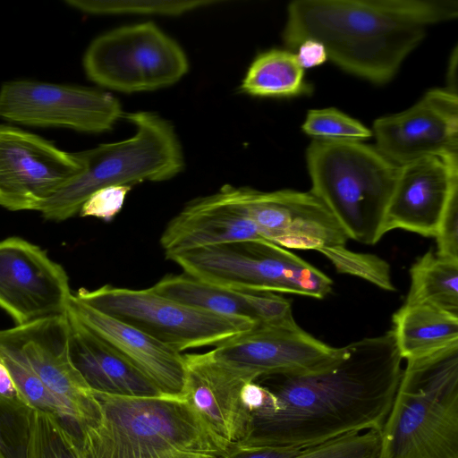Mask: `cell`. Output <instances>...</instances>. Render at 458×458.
Returning <instances> with one entry per match:
<instances>
[{
    "label": "cell",
    "mask_w": 458,
    "mask_h": 458,
    "mask_svg": "<svg viewBox=\"0 0 458 458\" xmlns=\"http://www.w3.org/2000/svg\"><path fill=\"white\" fill-rule=\"evenodd\" d=\"M125 117L135 133L79 151L82 169L44 205L39 212L45 219L64 221L73 216L93 192L104 187L162 182L182 170L183 153L171 123L148 111Z\"/></svg>",
    "instance_id": "cell-6"
},
{
    "label": "cell",
    "mask_w": 458,
    "mask_h": 458,
    "mask_svg": "<svg viewBox=\"0 0 458 458\" xmlns=\"http://www.w3.org/2000/svg\"><path fill=\"white\" fill-rule=\"evenodd\" d=\"M296 49V58L303 69L321 65L327 60L326 48L318 40L306 39Z\"/></svg>",
    "instance_id": "cell-33"
},
{
    "label": "cell",
    "mask_w": 458,
    "mask_h": 458,
    "mask_svg": "<svg viewBox=\"0 0 458 458\" xmlns=\"http://www.w3.org/2000/svg\"><path fill=\"white\" fill-rule=\"evenodd\" d=\"M150 288L159 295L185 305L256 324L278 322L293 317L290 301L275 293L221 287L184 273L166 275Z\"/></svg>",
    "instance_id": "cell-21"
},
{
    "label": "cell",
    "mask_w": 458,
    "mask_h": 458,
    "mask_svg": "<svg viewBox=\"0 0 458 458\" xmlns=\"http://www.w3.org/2000/svg\"><path fill=\"white\" fill-rule=\"evenodd\" d=\"M73 295L181 353L216 346L259 325L185 305L157 294L150 287L130 289L105 284L93 290L81 288Z\"/></svg>",
    "instance_id": "cell-8"
},
{
    "label": "cell",
    "mask_w": 458,
    "mask_h": 458,
    "mask_svg": "<svg viewBox=\"0 0 458 458\" xmlns=\"http://www.w3.org/2000/svg\"><path fill=\"white\" fill-rule=\"evenodd\" d=\"M0 396L13 403L27 406L23 397L17 389L8 369L0 359ZM31 409V408H30Z\"/></svg>",
    "instance_id": "cell-34"
},
{
    "label": "cell",
    "mask_w": 458,
    "mask_h": 458,
    "mask_svg": "<svg viewBox=\"0 0 458 458\" xmlns=\"http://www.w3.org/2000/svg\"><path fill=\"white\" fill-rule=\"evenodd\" d=\"M83 68L96 84L124 93L171 86L188 72L180 45L153 22L119 27L99 35L83 55Z\"/></svg>",
    "instance_id": "cell-9"
},
{
    "label": "cell",
    "mask_w": 458,
    "mask_h": 458,
    "mask_svg": "<svg viewBox=\"0 0 458 458\" xmlns=\"http://www.w3.org/2000/svg\"><path fill=\"white\" fill-rule=\"evenodd\" d=\"M320 252L339 273L360 277L386 291L395 290L389 265L379 257L352 251L345 245L325 248Z\"/></svg>",
    "instance_id": "cell-29"
},
{
    "label": "cell",
    "mask_w": 458,
    "mask_h": 458,
    "mask_svg": "<svg viewBox=\"0 0 458 458\" xmlns=\"http://www.w3.org/2000/svg\"><path fill=\"white\" fill-rule=\"evenodd\" d=\"M68 311L116 353L146 375L163 394L183 396V354L138 328L106 315L72 295Z\"/></svg>",
    "instance_id": "cell-19"
},
{
    "label": "cell",
    "mask_w": 458,
    "mask_h": 458,
    "mask_svg": "<svg viewBox=\"0 0 458 458\" xmlns=\"http://www.w3.org/2000/svg\"><path fill=\"white\" fill-rule=\"evenodd\" d=\"M31 410L0 396V451L6 458H24Z\"/></svg>",
    "instance_id": "cell-30"
},
{
    "label": "cell",
    "mask_w": 458,
    "mask_h": 458,
    "mask_svg": "<svg viewBox=\"0 0 458 458\" xmlns=\"http://www.w3.org/2000/svg\"><path fill=\"white\" fill-rule=\"evenodd\" d=\"M72 292L64 267L21 237L0 240V308L21 326L65 315Z\"/></svg>",
    "instance_id": "cell-14"
},
{
    "label": "cell",
    "mask_w": 458,
    "mask_h": 458,
    "mask_svg": "<svg viewBox=\"0 0 458 458\" xmlns=\"http://www.w3.org/2000/svg\"><path fill=\"white\" fill-rule=\"evenodd\" d=\"M377 458H458V343L407 360Z\"/></svg>",
    "instance_id": "cell-4"
},
{
    "label": "cell",
    "mask_w": 458,
    "mask_h": 458,
    "mask_svg": "<svg viewBox=\"0 0 458 458\" xmlns=\"http://www.w3.org/2000/svg\"><path fill=\"white\" fill-rule=\"evenodd\" d=\"M340 348L313 337L293 317L259 324L215 346L219 359L251 373L256 380L275 375H303L329 365Z\"/></svg>",
    "instance_id": "cell-15"
},
{
    "label": "cell",
    "mask_w": 458,
    "mask_h": 458,
    "mask_svg": "<svg viewBox=\"0 0 458 458\" xmlns=\"http://www.w3.org/2000/svg\"><path fill=\"white\" fill-rule=\"evenodd\" d=\"M183 396L227 441L238 445L247 437L250 414L242 400L244 386L256 380L249 371L216 356L183 354Z\"/></svg>",
    "instance_id": "cell-17"
},
{
    "label": "cell",
    "mask_w": 458,
    "mask_h": 458,
    "mask_svg": "<svg viewBox=\"0 0 458 458\" xmlns=\"http://www.w3.org/2000/svg\"><path fill=\"white\" fill-rule=\"evenodd\" d=\"M67 315L70 358L93 391L134 397L163 394L140 370L116 353L69 311Z\"/></svg>",
    "instance_id": "cell-22"
},
{
    "label": "cell",
    "mask_w": 458,
    "mask_h": 458,
    "mask_svg": "<svg viewBox=\"0 0 458 458\" xmlns=\"http://www.w3.org/2000/svg\"><path fill=\"white\" fill-rule=\"evenodd\" d=\"M457 65H458V49L455 47L450 55L447 70L446 83L447 89L451 93L457 95Z\"/></svg>",
    "instance_id": "cell-35"
},
{
    "label": "cell",
    "mask_w": 458,
    "mask_h": 458,
    "mask_svg": "<svg viewBox=\"0 0 458 458\" xmlns=\"http://www.w3.org/2000/svg\"><path fill=\"white\" fill-rule=\"evenodd\" d=\"M0 458H6L1 451H0Z\"/></svg>",
    "instance_id": "cell-36"
},
{
    "label": "cell",
    "mask_w": 458,
    "mask_h": 458,
    "mask_svg": "<svg viewBox=\"0 0 458 458\" xmlns=\"http://www.w3.org/2000/svg\"><path fill=\"white\" fill-rule=\"evenodd\" d=\"M372 134L376 148L397 165L424 157L458 159V96L430 89L410 108L376 120Z\"/></svg>",
    "instance_id": "cell-16"
},
{
    "label": "cell",
    "mask_w": 458,
    "mask_h": 458,
    "mask_svg": "<svg viewBox=\"0 0 458 458\" xmlns=\"http://www.w3.org/2000/svg\"><path fill=\"white\" fill-rule=\"evenodd\" d=\"M457 16L455 0H297L287 7L283 39L293 49L318 40L341 69L383 84L428 26Z\"/></svg>",
    "instance_id": "cell-2"
},
{
    "label": "cell",
    "mask_w": 458,
    "mask_h": 458,
    "mask_svg": "<svg viewBox=\"0 0 458 458\" xmlns=\"http://www.w3.org/2000/svg\"><path fill=\"white\" fill-rule=\"evenodd\" d=\"M264 240L225 187L190 201L167 224L160 245L167 259L192 250Z\"/></svg>",
    "instance_id": "cell-20"
},
{
    "label": "cell",
    "mask_w": 458,
    "mask_h": 458,
    "mask_svg": "<svg viewBox=\"0 0 458 458\" xmlns=\"http://www.w3.org/2000/svg\"><path fill=\"white\" fill-rule=\"evenodd\" d=\"M392 330L340 347L326 368L303 375H275L248 383L250 413L241 446L302 449L344 436L379 431L403 369Z\"/></svg>",
    "instance_id": "cell-1"
},
{
    "label": "cell",
    "mask_w": 458,
    "mask_h": 458,
    "mask_svg": "<svg viewBox=\"0 0 458 458\" xmlns=\"http://www.w3.org/2000/svg\"><path fill=\"white\" fill-rule=\"evenodd\" d=\"M301 129L314 140H322L361 141L372 135L358 120L330 107L310 110Z\"/></svg>",
    "instance_id": "cell-28"
},
{
    "label": "cell",
    "mask_w": 458,
    "mask_h": 458,
    "mask_svg": "<svg viewBox=\"0 0 458 458\" xmlns=\"http://www.w3.org/2000/svg\"><path fill=\"white\" fill-rule=\"evenodd\" d=\"M406 303H427L458 315V260L431 250L411 267Z\"/></svg>",
    "instance_id": "cell-25"
},
{
    "label": "cell",
    "mask_w": 458,
    "mask_h": 458,
    "mask_svg": "<svg viewBox=\"0 0 458 458\" xmlns=\"http://www.w3.org/2000/svg\"><path fill=\"white\" fill-rule=\"evenodd\" d=\"M437 255L458 260V184L449 196L436 235Z\"/></svg>",
    "instance_id": "cell-32"
},
{
    "label": "cell",
    "mask_w": 458,
    "mask_h": 458,
    "mask_svg": "<svg viewBox=\"0 0 458 458\" xmlns=\"http://www.w3.org/2000/svg\"><path fill=\"white\" fill-rule=\"evenodd\" d=\"M82 169L67 152L32 132L0 124V206L40 211Z\"/></svg>",
    "instance_id": "cell-12"
},
{
    "label": "cell",
    "mask_w": 458,
    "mask_h": 458,
    "mask_svg": "<svg viewBox=\"0 0 458 458\" xmlns=\"http://www.w3.org/2000/svg\"><path fill=\"white\" fill-rule=\"evenodd\" d=\"M67 313L0 330V353L14 357L36 373L46 387L65 403L77 427L94 422L100 405L69 354Z\"/></svg>",
    "instance_id": "cell-11"
},
{
    "label": "cell",
    "mask_w": 458,
    "mask_h": 458,
    "mask_svg": "<svg viewBox=\"0 0 458 458\" xmlns=\"http://www.w3.org/2000/svg\"><path fill=\"white\" fill-rule=\"evenodd\" d=\"M184 274L221 287L323 299L332 280L286 249L249 241L189 250L169 259Z\"/></svg>",
    "instance_id": "cell-7"
},
{
    "label": "cell",
    "mask_w": 458,
    "mask_h": 458,
    "mask_svg": "<svg viewBox=\"0 0 458 458\" xmlns=\"http://www.w3.org/2000/svg\"><path fill=\"white\" fill-rule=\"evenodd\" d=\"M457 184L458 160L424 157L399 165L383 234L403 229L436 237L451 191Z\"/></svg>",
    "instance_id": "cell-18"
},
{
    "label": "cell",
    "mask_w": 458,
    "mask_h": 458,
    "mask_svg": "<svg viewBox=\"0 0 458 458\" xmlns=\"http://www.w3.org/2000/svg\"><path fill=\"white\" fill-rule=\"evenodd\" d=\"M58 417L31 410L24 458H85L78 436Z\"/></svg>",
    "instance_id": "cell-26"
},
{
    "label": "cell",
    "mask_w": 458,
    "mask_h": 458,
    "mask_svg": "<svg viewBox=\"0 0 458 458\" xmlns=\"http://www.w3.org/2000/svg\"><path fill=\"white\" fill-rule=\"evenodd\" d=\"M65 3L82 13L95 15L178 16L219 2L213 0H67Z\"/></svg>",
    "instance_id": "cell-27"
},
{
    "label": "cell",
    "mask_w": 458,
    "mask_h": 458,
    "mask_svg": "<svg viewBox=\"0 0 458 458\" xmlns=\"http://www.w3.org/2000/svg\"><path fill=\"white\" fill-rule=\"evenodd\" d=\"M224 187L260 236L280 247L320 252L345 245L349 239L329 209L310 191Z\"/></svg>",
    "instance_id": "cell-13"
},
{
    "label": "cell",
    "mask_w": 458,
    "mask_h": 458,
    "mask_svg": "<svg viewBox=\"0 0 458 458\" xmlns=\"http://www.w3.org/2000/svg\"><path fill=\"white\" fill-rule=\"evenodd\" d=\"M122 115L114 96L92 88L13 80L0 89V118L27 126L99 133Z\"/></svg>",
    "instance_id": "cell-10"
},
{
    "label": "cell",
    "mask_w": 458,
    "mask_h": 458,
    "mask_svg": "<svg viewBox=\"0 0 458 458\" xmlns=\"http://www.w3.org/2000/svg\"><path fill=\"white\" fill-rule=\"evenodd\" d=\"M131 185H112L93 192L82 204L80 216H92L109 222L121 211Z\"/></svg>",
    "instance_id": "cell-31"
},
{
    "label": "cell",
    "mask_w": 458,
    "mask_h": 458,
    "mask_svg": "<svg viewBox=\"0 0 458 458\" xmlns=\"http://www.w3.org/2000/svg\"><path fill=\"white\" fill-rule=\"evenodd\" d=\"M392 329L403 359L417 358L458 343V315L427 303H404Z\"/></svg>",
    "instance_id": "cell-23"
},
{
    "label": "cell",
    "mask_w": 458,
    "mask_h": 458,
    "mask_svg": "<svg viewBox=\"0 0 458 458\" xmlns=\"http://www.w3.org/2000/svg\"><path fill=\"white\" fill-rule=\"evenodd\" d=\"M240 89L255 97H293L310 92L295 53L284 49H270L257 55Z\"/></svg>",
    "instance_id": "cell-24"
},
{
    "label": "cell",
    "mask_w": 458,
    "mask_h": 458,
    "mask_svg": "<svg viewBox=\"0 0 458 458\" xmlns=\"http://www.w3.org/2000/svg\"><path fill=\"white\" fill-rule=\"evenodd\" d=\"M93 392L99 417L78 427L85 458H226L237 447L184 396Z\"/></svg>",
    "instance_id": "cell-3"
},
{
    "label": "cell",
    "mask_w": 458,
    "mask_h": 458,
    "mask_svg": "<svg viewBox=\"0 0 458 458\" xmlns=\"http://www.w3.org/2000/svg\"><path fill=\"white\" fill-rule=\"evenodd\" d=\"M311 191L348 238L374 244L383 234L386 212L399 165L361 141L313 140L306 151Z\"/></svg>",
    "instance_id": "cell-5"
}]
</instances>
